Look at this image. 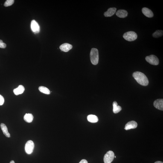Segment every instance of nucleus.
Returning <instances> with one entry per match:
<instances>
[{
  "label": "nucleus",
  "instance_id": "obj_1",
  "mask_svg": "<svg viewBox=\"0 0 163 163\" xmlns=\"http://www.w3.org/2000/svg\"><path fill=\"white\" fill-rule=\"evenodd\" d=\"M133 76L140 84L144 86L148 85V79L145 75L139 71L135 72L133 74Z\"/></svg>",
  "mask_w": 163,
  "mask_h": 163
},
{
  "label": "nucleus",
  "instance_id": "obj_2",
  "mask_svg": "<svg viewBox=\"0 0 163 163\" xmlns=\"http://www.w3.org/2000/svg\"><path fill=\"white\" fill-rule=\"evenodd\" d=\"M90 58L91 63L93 64L96 65L98 64L99 60V55L98 51L97 49H92L90 53Z\"/></svg>",
  "mask_w": 163,
  "mask_h": 163
},
{
  "label": "nucleus",
  "instance_id": "obj_3",
  "mask_svg": "<svg viewBox=\"0 0 163 163\" xmlns=\"http://www.w3.org/2000/svg\"><path fill=\"white\" fill-rule=\"evenodd\" d=\"M123 37L125 40L132 42L136 40L138 37L136 33L133 31H129L124 33Z\"/></svg>",
  "mask_w": 163,
  "mask_h": 163
},
{
  "label": "nucleus",
  "instance_id": "obj_4",
  "mask_svg": "<svg viewBox=\"0 0 163 163\" xmlns=\"http://www.w3.org/2000/svg\"><path fill=\"white\" fill-rule=\"evenodd\" d=\"M146 60L147 62L151 65H157L159 63V59L158 57L153 55L146 57Z\"/></svg>",
  "mask_w": 163,
  "mask_h": 163
},
{
  "label": "nucleus",
  "instance_id": "obj_5",
  "mask_svg": "<svg viewBox=\"0 0 163 163\" xmlns=\"http://www.w3.org/2000/svg\"><path fill=\"white\" fill-rule=\"evenodd\" d=\"M115 154L112 151H109L105 155L104 161L105 163H111L113 160Z\"/></svg>",
  "mask_w": 163,
  "mask_h": 163
},
{
  "label": "nucleus",
  "instance_id": "obj_6",
  "mask_svg": "<svg viewBox=\"0 0 163 163\" xmlns=\"http://www.w3.org/2000/svg\"><path fill=\"white\" fill-rule=\"evenodd\" d=\"M34 147V144L33 141L30 140L27 141L25 147L26 153L28 154H31L33 152Z\"/></svg>",
  "mask_w": 163,
  "mask_h": 163
},
{
  "label": "nucleus",
  "instance_id": "obj_7",
  "mask_svg": "<svg viewBox=\"0 0 163 163\" xmlns=\"http://www.w3.org/2000/svg\"><path fill=\"white\" fill-rule=\"evenodd\" d=\"M31 28L32 31L35 33H38L40 31V27L39 24L34 20L31 21Z\"/></svg>",
  "mask_w": 163,
  "mask_h": 163
},
{
  "label": "nucleus",
  "instance_id": "obj_8",
  "mask_svg": "<svg viewBox=\"0 0 163 163\" xmlns=\"http://www.w3.org/2000/svg\"><path fill=\"white\" fill-rule=\"evenodd\" d=\"M154 106L155 108L159 110H163V99H157L153 103Z\"/></svg>",
  "mask_w": 163,
  "mask_h": 163
},
{
  "label": "nucleus",
  "instance_id": "obj_9",
  "mask_svg": "<svg viewBox=\"0 0 163 163\" xmlns=\"http://www.w3.org/2000/svg\"><path fill=\"white\" fill-rule=\"evenodd\" d=\"M137 126L138 124L136 122L133 121H130L126 124L124 129L126 130H128L131 129H135L137 127Z\"/></svg>",
  "mask_w": 163,
  "mask_h": 163
},
{
  "label": "nucleus",
  "instance_id": "obj_10",
  "mask_svg": "<svg viewBox=\"0 0 163 163\" xmlns=\"http://www.w3.org/2000/svg\"><path fill=\"white\" fill-rule=\"evenodd\" d=\"M142 13L145 16L148 18H152L153 16V12L150 9L144 7L142 9Z\"/></svg>",
  "mask_w": 163,
  "mask_h": 163
},
{
  "label": "nucleus",
  "instance_id": "obj_11",
  "mask_svg": "<svg viewBox=\"0 0 163 163\" xmlns=\"http://www.w3.org/2000/svg\"><path fill=\"white\" fill-rule=\"evenodd\" d=\"M72 48V45L67 43L62 44L60 47V49L61 51L64 52H67L69 51Z\"/></svg>",
  "mask_w": 163,
  "mask_h": 163
},
{
  "label": "nucleus",
  "instance_id": "obj_12",
  "mask_svg": "<svg viewBox=\"0 0 163 163\" xmlns=\"http://www.w3.org/2000/svg\"><path fill=\"white\" fill-rule=\"evenodd\" d=\"M117 9L115 8H111L108 9V10L104 13V15L105 17L112 16L116 12Z\"/></svg>",
  "mask_w": 163,
  "mask_h": 163
},
{
  "label": "nucleus",
  "instance_id": "obj_13",
  "mask_svg": "<svg viewBox=\"0 0 163 163\" xmlns=\"http://www.w3.org/2000/svg\"><path fill=\"white\" fill-rule=\"evenodd\" d=\"M25 89L22 85H19L18 87L13 90V92L15 95H17L23 93Z\"/></svg>",
  "mask_w": 163,
  "mask_h": 163
},
{
  "label": "nucleus",
  "instance_id": "obj_14",
  "mask_svg": "<svg viewBox=\"0 0 163 163\" xmlns=\"http://www.w3.org/2000/svg\"><path fill=\"white\" fill-rule=\"evenodd\" d=\"M116 15L118 17L120 18H124L128 15L127 11L124 10H118L116 13Z\"/></svg>",
  "mask_w": 163,
  "mask_h": 163
},
{
  "label": "nucleus",
  "instance_id": "obj_15",
  "mask_svg": "<svg viewBox=\"0 0 163 163\" xmlns=\"http://www.w3.org/2000/svg\"><path fill=\"white\" fill-rule=\"evenodd\" d=\"M1 127L3 133L6 137L7 138H10V135L8 131L7 128V126L4 123H1Z\"/></svg>",
  "mask_w": 163,
  "mask_h": 163
},
{
  "label": "nucleus",
  "instance_id": "obj_16",
  "mask_svg": "<svg viewBox=\"0 0 163 163\" xmlns=\"http://www.w3.org/2000/svg\"><path fill=\"white\" fill-rule=\"evenodd\" d=\"M113 112L114 113L117 114L121 110V107L118 106V103L116 101H114L113 103Z\"/></svg>",
  "mask_w": 163,
  "mask_h": 163
},
{
  "label": "nucleus",
  "instance_id": "obj_17",
  "mask_svg": "<svg viewBox=\"0 0 163 163\" xmlns=\"http://www.w3.org/2000/svg\"><path fill=\"white\" fill-rule=\"evenodd\" d=\"M88 121L92 123L97 122L98 121V118L96 116L94 115H90L87 117Z\"/></svg>",
  "mask_w": 163,
  "mask_h": 163
},
{
  "label": "nucleus",
  "instance_id": "obj_18",
  "mask_svg": "<svg viewBox=\"0 0 163 163\" xmlns=\"http://www.w3.org/2000/svg\"><path fill=\"white\" fill-rule=\"evenodd\" d=\"M34 117L32 114H26L24 116V120L26 122L30 123L32 121Z\"/></svg>",
  "mask_w": 163,
  "mask_h": 163
},
{
  "label": "nucleus",
  "instance_id": "obj_19",
  "mask_svg": "<svg viewBox=\"0 0 163 163\" xmlns=\"http://www.w3.org/2000/svg\"><path fill=\"white\" fill-rule=\"evenodd\" d=\"M40 92L49 95L50 94V91L48 88L43 86H40L39 88Z\"/></svg>",
  "mask_w": 163,
  "mask_h": 163
},
{
  "label": "nucleus",
  "instance_id": "obj_20",
  "mask_svg": "<svg viewBox=\"0 0 163 163\" xmlns=\"http://www.w3.org/2000/svg\"><path fill=\"white\" fill-rule=\"evenodd\" d=\"M163 31L162 30H157L154 33L152 36L154 38H158L163 36Z\"/></svg>",
  "mask_w": 163,
  "mask_h": 163
},
{
  "label": "nucleus",
  "instance_id": "obj_21",
  "mask_svg": "<svg viewBox=\"0 0 163 163\" xmlns=\"http://www.w3.org/2000/svg\"><path fill=\"white\" fill-rule=\"evenodd\" d=\"M14 2V0H7L5 3L4 5L5 7H9L12 5Z\"/></svg>",
  "mask_w": 163,
  "mask_h": 163
},
{
  "label": "nucleus",
  "instance_id": "obj_22",
  "mask_svg": "<svg viewBox=\"0 0 163 163\" xmlns=\"http://www.w3.org/2000/svg\"><path fill=\"white\" fill-rule=\"evenodd\" d=\"M7 47V45L3 42V41L0 40V48H5Z\"/></svg>",
  "mask_w": 163,
  "mask_h": 163
},
{
  "label": "nucleus",
  "instance_id": "obj_23",
  "mask_svg": "<svg viewBox=\"0 0 163 163\" xmlns=\"http://www.w3.org/2000/svg\"><path fill=\"white\" fill-rule=\"evenodd\" d=\"M4 99L2 95H0V106H2L4 103Z\"/></svg>",
  "mask_w": 163,
  "mask_h": 163
},
{
  "label": "nucleus",
  "instance_id": "obj_24",
  "mask_svg": "<svg viewBox=\"0 0 163 163\" xmlns=\"http://www.w3.org/2000/svg\"><path fill=\"white\" fill-rule=\"evenodd\" d=\"M79 163H88L86 159H83Z\"/></svg>",
  "mask_w": 163,
  "mask_h": 163
},
{
  "label": "nucleus",
  "instance_id": "obj_25",
  "mask_svg": "<svg viewBox=\"0 0 163 163\" xmlns=\"http://www.w3.org/2000/svg\"><path fill=\"white\" fill-rule=\"evenodd\" d=\"M154 163H163V162H161V161H158L155 162Z\"/></svg>",
  "mask_w": 163,
  "mask_h": 163
},
{
  "label": "nucleus",
  "instance_id": "obj_26",
  "mask_svg": "<svg viewBox=\"0 0 163 163\" xmlns=\"http://www.w3.org/2000/svg\"><path fill=\"white\" fill-rule=\"evenodd\" d=\"M10 163H15L14 161L13 160H12L10 162Z\"/></svg>",
  "mask_w": 163,
  "mask_h": 163
},
{
  "label": "nucleus",
  "instance_id": "obj_27",
  "mask_svg": "<svg viewBox=\"0 0 163 163\" xmlns=\"http://www.w3.org/2000/svg\"><path fill=\"white\" fill-rule=\"evenodd\" d=\"M115 158L116 157V156H115Z\"/></svg>",
  "mask_w": 163,
  "mask_h": 163
}]
</instances>
